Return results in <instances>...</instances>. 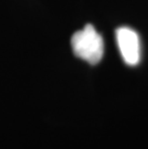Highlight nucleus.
<instances>
[{"label":"nucleus","instance_id":"nucleus-1","mask_svg":"<svg viewBox=\"0 0 148 149\" xmlns=\"http://www.w3.org/2000/svg\"><path fill=\"white\" fill-rule=\"evenodd\" d=\"M71 47L75 56L90 65L98 64L104 54L103 39L91 24L72 36Z\"/></svg>","mask_w":148,"mask_h":149},{"label":"nucleus","instance_id":"nucleus-2","mask_svg":"<svg viewBox=\"0 0 148 149\" xmlns=\"http://www.w3.org/2000/svg\"><path fill=\"white\" fill-rule=\"evenodd\" d=\"M116 42L126 65L135 66L140 60V40L138 33L129 27H120L115 32Z\"/></svg>","mask_w":148,"mask_h":149}]
</instances>
